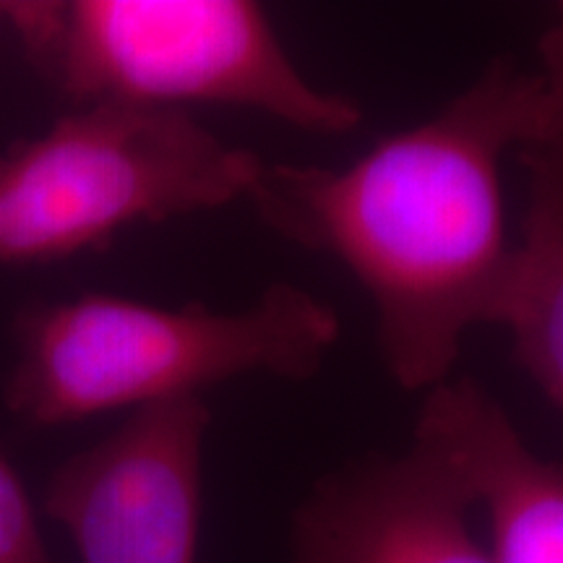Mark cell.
Masks as SVG:
<instances>
[{
    "label": "cell",
    "mask_w": 563,
    "mask_h": 563,
    "mask_svg": "<svg viewBox=\"0 0 563 563\" xmlns=\"http://www.w3.org/2000/svg\"><path fill=\"white\" fill-rule=\"evenodd\" d=\"M540 139L538 74L496 58L435 115L350 165L264 162L245 201L279 238L357 279L386 371L428 394L452 378L464 336L498 323L517 249L501 165Z\"/></svg>",
    "instance_id": "cell-1"
},
{
    "label": "cell",
    "mask_w": 563,
    "mask_h": 563,
    "mask_svg": "<svg viewBox=\"0 0 563 563\" xmlns=\"http://www.w3.org/2000/svg\"><path fill=\"white\" fill-rule=\"evenodd\" d=\"M334 308L274 282L241 311L89 292L19 311L3 402L32 428L201 397L232 378H311L340 340Z\"/></svg>",
    "instance_id": "cell-2"
},
{
    "label": "cell",
    "mask_w": 563,
    "mask_h": 563,
    "mask_svg": "<svg viewBox=\"0 0 563 563\" xmlns=\"http://www.w3.org/2000/svg\"><path fill=\"white\" fill-rule=\"evenodd\" d=\"M538 58L540 104H543V139H540V144L563 146V3L555 5L553 21L538 42Z\"/></svg>",
    "instance_id": "cell-10"
},
{
    "label": "cell",
    "mask_w": 563,
    "mask_h": 563,
    "mask_svg": "<svg viewBox=\"0 0 563 563\" xmlns=\"http://www.w3.org/2000/svg\"><path fill=\"white\" fill-rule=\"evenodd\" d=\"M262 165L186 110L74 108L0 152V272L104 249L133 224L245 201Z\"/></svg>",
    "instance_id": "cell-4"
},
{
    "label": "cell",
    "mask_w": 563,
    "mask_h": 563,
    "mask_svg": "<svg viewBox=\"0 0 563 563\" xmlns=\"http://www.w3.org/2000/svg\"><path fill=\"white\" fill-rule=\"evenodd\" d=\"M473 511L452 473L412 443L323 477L295 517L292 561L493 563Z\"/></svg>",
    "instance_id": "cell-6"
},
{
    "label": "cell",
    "mask_w": 563,
    "mask_h": 563,
    "mask_svg": "<svg viewBox=\"0 0 563 563\" xmlns=\"http://www.w3.org/2000/svg\"><path fill=\"white\" fill-rule=\"evenodd\" d=\"M209 420L201 397L144 407L55 470L45 511L81 563H196Z\"/></svg>",
    "instance_id": "cell-5"
},
{
    "label": "cell",
    "mask_w": 563,
    "mask_h": 563,
    "mask_svg": "<svg viewBox=\"0 0 563 563\" xmlns=\"http://www.w3.org/2000/svg\"><path fill=\"white\" fill-rule=\"evenodd\" d=\"M0 563H55L37 509L16 470L0 454Z\"/></svg>",
    "instance_id": "cell-9"
},
{
    "label": "cell",
    "mask_w": 563,
    "mask_h": 563,
    "mask_svg": "<svg viewBox=\"0 0 563 563\" xmlns=\"http://www.w3.org/2000/svg\"><path fill=\"white\" fill-rule=\"evenodd\" d=\"M527 173L522 235L496 327L514 357L563 412V146L519 150Z\"/></svg>",
    "instance_id": "cell-8"
},
{
    "label": "cell",
    "mask_w": 563,
    "mask_h": 563,
    "mask_svg": "<svg viewBox=\"0 0 563 563\" xmlns=\"http://www.w3.org/2000/svg\"><path fill=\"white\" fill-rule=\"evenodd\" d=\"M0 19L70 108L230 104L313 136L363 121L295 66L249 0H0Z\"/></svg>",
    "instance_id": "cell-3"
},
{
    "label": "cell",
    "mask_w": 563,
    "mask_h": 563,
    "mask_svg": "<svg viewBox=\"0 0 563 563\" xmlns=\"http://www.w3.org/2000/svg\"><path fill=\"white\" fill-rule=\"evenodd\" d=\"M412 443L485 511L493 563H563V462L532 452L481 384L449 378L422 394Z\"/></svg>",
    "instance_id": "cell-7"
}]
</instances>
